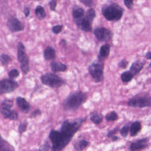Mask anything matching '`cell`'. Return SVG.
<instances>
[{
  "label": "cell",
  "mask_w": 151,
  "mask_h": 151,
  "mask_svg": "<svg viewBox=\"0 0 151 151\" xmlns=\"http://www.w3.org/2000/svg\"><path fill=\"white\" fill-rule=\"evenodd\" d=\"M0 151H15L14 147L0 134Z\"/></svg>",
  "instance_id": "obj_21"
},
{
  "label": "cell",
  "mask_w": 151,
  "mask_h": 151,
  "mask_svg": "<svg viewBox=\"0 0 151 151\" xmlns=\"http://www.w3.org/2000/svg\"><path fill=\"white\" fill-rule=\"evenodd\" d=\"M66 44H67V42H66V41H65V40H64V39L61 40L60 41V45H61V46H65V45H66Z\"/></svg>",
  "instance_id": "obj_44"
},
{
  "label": "cell",
  "mask_w": 151,
  "mask_h": 151,
  "mask_svg": "<svg viewBox=\"0 0 151 151\" xmlns=\"http://www.w3.org/2000/svg\"><path fill=\"white\" fill-rule=\"evenodd\" d=\"M38 151H51V146L48 141H45L40 146Z\"/></svg>",
  "instance_id": "obj_31"
},
{
  "label": "cell",
  "mask_w": 151,
  "mask_h": 151,
  "mask_svg": "<svg viewBox=\"0 0 151 151\" xmlns=\"http://www.w3.org/2000/svg\"><path fill=\"white\" fill-rule=\"evenodd\" d=\"M94 35L99 41H108L111 40L113 33L110 29L101 27H96L93 31Z\"/></svg>",
  "instance_id": "obj_9"
},
{
  "label": "cell",
  "mask_w": 151,
  "mask_h": 151,
  "mask_svg": "<svg viewBox=\"0 0 151 151\" xmlns=\"http://www.w3.org/2000/svg\"><path fill=\"white\" fill-rule=\"evenodd\" d=\"M133 76L129 71H126L122 73L121 74V80L123 83L130 82L133 78Z\"/></svg>",
  "instance_id": "obj_26"
},
{
  "label": "cell",
  "mask_w": 151,
  "mask_h": 151,
  "mask_svg": "<svg viewBox=\"0 0 151 151\" xmlns=\"http://www.w3.org/2000/svg\"><path fill=\"white\" fill-rule=\"evenodd\" d=\"M35 14L37 18L40 19H44L46 17V13L44 8L41 5H38L35 9Z\"/></svg>",
  "instance_id": "obj_24"
},
{
  "label": "cell",
  "mask_w": 151,
  "mask_h": 151,
  "mask_svg": "<svg viewBox=\"0 0 151 151\" xmlns=\"http://www.w3.org/2000/svg\"><path fill=\"white\" fill-rule=\"evenodd\" d=\"M103 116L100 113H99L97 111H93L90 114V120L96 125H98L100 124L103 120Z\"/></svg>",
  "instance_id": "obj_22"
},
{
  "label": "cell",
  "mask_w": 151,
  "mask_h": 151,
  "mask_svg": "<svg viewBox=\"0 0 151 151\" xmlns=\"http://www.w3.org/2000/svg\"><path fill=\"white\" fill-rule=\"evenodd\" d=\"M14 102L12 100L6 99H4L1 103L2 109H11V108L13 106Z\"/></svg>",
  "instance_id": "obj_30"
},
{
  "label": "cell",
  "mask_w": 151,
  "mask_h": 151,
  "mask_svg": "<svg viewBox=\"0 0 151 151\" xmlns=\"http://www.w3.org/2000/svg\"><path fill=\"white\" fill-rule=\"evenodd\" d=\"M1 114L2 116L5 119H8L12 120H17L18 117V113L16 111L11 109H2Z\"/></svg>",
  "instance_id": "obj_16"
},
{
  "label": "cell",
  "mask_w": 151,
  "mask_h": 151,
  "mask_svg": "<svg viewBox=\"0 0 151 151\" xmlns=\"http://www.w3.org/2000/svg\"><path fill=\"white\" fill-rule=\"evenodd\" d=\"M42 83L52 88H59L65 84V81L61 77L54 73H47L41 76Z\"/></svg>",
  "instance_id": "obj_5"
},
{
  "label": "cell",
  "mask_w": 151,
  "mask_h": 151,
  "mask_svg": "<svg viewBox=\"0 0 151 151\" xmlns=\"http://www.w3.org/2000/svg\"><path fill=\"white\" fill-rule=\"evenodd\" d=\"M19 76V72L18 70L14 68L10 70L8 73V76L11 79H14L18 77Z\"/></svg>",
  "instance_id": "obj_33"
},
{
  "label": "cell",
  "mask_w": 151,
  "mask_h": 151,
  "mask_svg": "<svg viewBox=\"0 0 151 151\" xmlns=\"http://www.w3.org/2000/svg\"><path fill=\"white\" fill-rule=\"evenodd\" d=\"M145 57L146 59L147 60H150L151 59V52L150 51H148L147 52L145 55Z\"/></svg>",
  "instance_id": "obj_42"
},
{
  "label": "cell",
  "mask_w": 151,
  "mask_h": 151,
  "mask_svg": "<svg viewBox=\"0 0 151 151\" xmlns=\"http://www.w3.org/2000/svg\"><path fill=\"white\" fill-rule=\"evenodd\" d=\"M119 130V126H116L115 127L114 129L109 130L107 132V134H106V136L108 137V138H111L112 136H114L117 132Z\"/></svg>",
  "instance_id": "obj_34"
},
{
  "label": "cell",
  "mask_w": 151,
  "mask_h": 151,
  "mask_svg": "<svg viewBox=\"0 0 151 151\" xmlns=\"http://www.w3.org/2000/svg\"><path fill=\"white\" fill-rule=\"evenodd\" d=\"M80 2L83 4L85 6L91 8L93 5V0H78Z\"/></svg>",
  "instance_id": "obj_37"
},
{
  "label": "cell",
  "mask_w": 151,
  "mask_h": 151,
  "mask_svg": "<svg viewBox=\"0 0 151 151\" xmlns=\"http://www.w3.org/2000/svg\"><path fill=\"white\" fill-rule=\"evenodd\" d=\"M124 5L129 9H131L133 7V0H123Z\"/></svg>",
  "instance_id": "obj_38"
},
{
  "label": "cell",
  "mask_w": 151,
  "mask_h": 151,
  "mask_svg": "<svg viewBox=\"0 0 151 151\" xmlns=\"http://www.w3.org/2000/svg\"><path fill=\"white\" fill-rule=\"evenodd\" d=\"M104 67L103 62L99 60L94 61L88 67V71L95 82L99 83L103 81Z\"/></svg>",
  "instance_id": "obj_6"
},
{
  "label": "cell",
  "mask_w": 151,
  "mask_h": 151,
  "mask_svg": "<svg viewBox=\"0 0 151 151\" xmlns=\"http://www.w3.org/2000/svg\"><path fill=\"white\" fill-rule=\"evenodd\" d=\"M50 68L53 73L63 72L66 71L67 66L62 63L57 61H52L50 63Z\"/></svg>",
  "instance_id": "obj_17"
},
{
  "label": "cell",
  "mask_w": 151,
  "mask_h": 151,
  "mask_svg": "<svg viewBox=\"0 0 151 151\" xmlns=\"http://www.w3.org/2000/svg\"><path fill=\"white\" fill-rule=\"evenodd\" d=\"M0 61L2 65L6 66L11 61V58L7 54H2L0 55Z\"/></svg>",
  "instance_id": "obj_28"
},
{
  "label": "cell",
  "mask_w": 151,
  "mask_h": 151,
  "mask_svg": "<svg viewBox=\"0 0 151 151\" xmlns=\"http://www.w3.org/2000/svg\"><path fill=\"white\" fill-rule=\"evenodd\" d=\"M90 142L85 139H80L77 140L73 143L74 149L77 151H82L85 149L89 145Z\"/></svg>",
  "instance_id": "obj_20"
},
{
  "label": "cell",
  "mask_w": 151,
  "mask_h": 151,
  "mask_svg": "<svg viewBox=\"0 0 151 151\" xmlns=\"http://www.w3.org/2000/svg\"><path fill=\"white\" fill-rule=\"evenodd\" d=\"M119 139V137L116 135H114L111 137V140L112 142H116V141L118 140Z\"/></svg>",
  "instance_id": "obj_43"
},
{
  "label": "cell",
  "mask_w": 151,
  "mask_h": 151,
  "mask_svg": "<svg viewBox=\"0 0 151 151\" xmlns=\"http://www.w3.org/2000/svg\"><path fill=\"white\" fill-rule=\"evenodd\" d=\"M41 110H40L39 109H36L35 110H34L30 115L29 117L30 118H35L37 116H41Z\"/></svg>",
  "instance_id": "obj_40"
},
{
  "label": "cell",
  "mask_w": 151,
  "mask_h": 151,
  "mask_svg": "<svg viewBox=\"0 0 151 151\" xmlns=\"http://www.w3.org/2000/svg\"><path fill=\"white\" fill-rule=\"evenodd\" d=\"M17 58L21 64V70L24 74H27L29 71V59L25 51V47L21 41L17 45Z\"/></svg>",
  "instance_id": "obj_7"
},
{
  "label": "cell",
  "mask_w": 151,
  "mask_h": 151,
  "mask_svg": "<svg viewBox=\"0 0 151 151\" xmlns=\"http://www.w3.org/2000/svg\"><path fill=\"white\" fill-rule=\"evenodd\" d=\"M124 11V8L115 2L104 5L101 8L103 17L110 21H119L123 17Z\"/></svg>",
  "instance_id": "obj_3"
},
{
  "label": "cell",
  "mask_w": 151,
  "mask_h": 151,
  "mask_svg": "<svg viewBox=\"0 0 151 151\" xmlns=\"http://www.w3.org/2000/svg\"><path fill=\"white\" fill-rule=\"evenodd\" d=\"M16 103L19 109L24 113H28L31 108L29 103L25 99L21 97H17L16 98Z\"/></svg>",
  "instance_id": "obj_14"
},
{
  "label": "cell",
  "mask_w": 151,
  "mask_h": 151,
  "mask_svg": "<svg viewBox=\"0 0 151 151\" xmlns=\"http://www.w3.org/2000/svg\"><path fill=\"white\" fill-rule=\"evenodd\" d=\"M149 145V138L144 137L132 142L129 145V149L130 151H140L147 147Z\"/></svg>",
  "instance_id": "obj_11"
},
{
  "label": "cell",
  "mask_w": 151,
  "mask_h": 151,
  "mask_svg": "<svg viewBox=\"0 0 151 151\" xmlns=\"http://www.w3.org/2000/svg\"><path fill=\"white\" fill-rule=\"evenodd\" d=\"M57 3L55 0H51L49 2V5L51 11H56V6H57Z\"/></svg>",
  "instance_id": "obj_39"
},
{
  "label": "cell",
  "mask_w": 151,
  "mask_h": 151,
  "mask_svg": "<svg viewBox=\"0 0 151 151\" xmlns=\"http://www.w3.org/2000/svg\"><path fill=\"white\" fill-rule=\"evenodd\" d=\"M96 11L94 10V9H93V8H90L86 12V16H85V18L88 20L90 22L92 23L93 21L94 20V19L96 17Z\"/></svg>",
  "instance_id": "obj_25"
},
{
  "label": "cell",
  "mask_w": 151,
  "mask_h": 151,
  "mask_svg": "<svg viewBox=\"0 0 151 151\" xmlns=\"http://www.w3.org/2000/svg\"><path fill=\"white\" fill-rule=\"evenodd\" d=\"M104 118L107 122H114L119 119V116L115 111H111L109 113H107L105 115Z\"/></svg>",
  "instance_id": "obj_27"
},
{
  "label": "cell",
  "mask_w": 151,
  "mask_h": 151,
  "mask_svg": "<svg viewBox=\"0 0 151 151\" xmlns=\"http://www.w3.org/2000/svg\"><path fill=\"white\" fill-rule=\"evenodd\" d=\"M63 25H54L51 28L52 32L55 34H58L60 32H61L63 29Z\"/></svg>",
  "instance_id": "obj_35"
},
{
  "label": "cell",
  "mask_w": 151,
  "mask_h": 151,
  "mask_svg": "<svg viewBox=\"0 0 151 151\" xmlns=\"http://www.w3.org/2000/svg\"><path fill=\"white\" fill-rule=\"evenodd\" d=\"M87 99V93L81 91L70 93L63 101V108L65 111H74L86 101Z\"/></svg>",
  "instance_id": "obj_2"
},
{
  "label": "cell",
  "mask_w": 151,
  "mask_h": 151,
  "mask_svg": "<svg viewBox=\"0 0 151 151\" xmlns=\"http://www.w3.org/2000/svg\"><path fill=\"white\" fill-rule=\"evenodd\" d=\"M85 11L83 8L80 6H74L73 8L72 15L74 19H79L84 16Z\"/></svg>",
  "instance_id": "obj_23"
},
{
  "label": "cell",
  "mask_w": 151,
  "mask_h": 151,
  "mask_svg": "<svg viewBox=\"0 0 151 151\" xmlns=\"http://www.w3.org/2000/svg\"><path fill=\"white\" fill-rule=\"evenodd\" d=\"M145 63L144 61H142L140 60H137L133 62L130 67L129 71L133 76L137 75L143 68Z\"/></svg>",
  "instance_id": "obj_15"
},
{
  "label": "cell",
  "mask_w": 151,
  "mask_h": 151,
  "mask_svg": "<svg viewBox=\"0 0 151 151\" xmlns=\"http://www.w3.org/2000/svg\"><path fill=\"white\" fill-rule=\"evenodd\" d=\"M44 58L45 60H51L55 58L56 56V52L55 49L51 47L47 46L44 51Z\"/></svg>",
  "instance_id": "obj_19"
},
{
  "label": "cell",
  "mask_w": 151,
  "mask_h": 151,
  "mask_svg": "<svg viewBox=\"0 0 151 151\" xmlns=\"http://www.w3.org/2000/svg\"><path fill=\"white\" fill-rule=\"evenodd\" d=\"M110 51V45L109 44H105L103 45L100 47V51L97 55L98 60L103 62V61L106 60L109 55Z\"/></svg>",
  "instance_id": "obj_13"
},
{
  "label": "cell",
  "mask_w": 151,
  "mask_h": 151,
  "mask_svg": "<svg viewBox=\"0 0 151 151\" xmlns=\"http://www.w3.org/2000/svg\"><path fill=\"white\" fill-rule=\"evenodd\" d=\"M23 12L25 17H29V15H30V8L28 6H25L23 10Z\"/></svg>",
  "instance_id": "obj_41"
},
{
  "label": "cell",
  "mask_w": 151,
  "mask_h": 151,
  "mask_svg": "<svg viewBox=\"0 0 151 151\" xmlns=\"http://www.w3.org/2000/svg\"><path fill=\"white\" fill-rule=\"evenodd\" d=\"M18 86V83L12 79H2L0 81V96L14 91Z\"/></svg>",
  "instance_id": "obj_8"
},
{
  "label": "cell",
  "mask_w": 151,
  "mask_h": 151,
  "mask_svg": "<svg viewBox=\"0 0 151 151\" xmlns=\"http://www.w3.org/2000/svg\"><path fill=\"white\" fill-rule=\"evenodd\" d=\"M87 117L64 120L58 130L52 129L49 133V139L52 143L51 151H62L71 142Z\"/></svg>",
  "instance_id": "obj_1"
},
{
  "label": "cell",
  "mask_w": 151,
  "mask_h": 151,
  "mask_svg": "<svg viewBox=\"0 0 151 151\" xmlns=\"http://www.w3.org/2000/svg\"><path fill=\"white\" fill-rule=\"evenodd\" d=\"M142 129V124L139 121H135L133 122L130 126L129 129L130 135L132 137H134L136 136Z\"/></svg>",
  "instance_id": "obj_18"
},
{
  "label": "cell",
  "mask_w": 151,
  "mask_h": 151,
  "mask_svg": "<svg viewBox=\"0 0 151 151\" xmlns=\"http://www.w3.org/2000/svg\"><path fill=\"white\" fill-rule=\"evenodd\" d=\"M6 25L8 28L12 32L21 31L24 29V24L18 18L14 17L8 19Z\"/></svg>",
  "instance_id": "obj_10"
},
{
  "label": "cell",
  "mask_w": 151,
  "mask_h": 151,
  "mask_svg": "<svg viewBox=\"0 0 151 151\" xmlns=\"http://www.w3.org/2000/svg\"><path fill=\"white\" fill-rule=\"evenodd\" d=\"M127 105L134 108L150 107L151 106V98L147 93H140L130 98L127 103Z\"/></svg>",
  "instance_id": "obj_4"
},
{
  "label": "cell",
  "mask_w": 151,
  "mask_h": 151,
  "mask_svg": "<svg viewBox=\"0 0 151 151\" xmlns=\"http://www.w3.org/2000/svg\"><path fill=\"white\" fill-rule=\"evenodd\" d=\"M130 126V125L129 124V123H126L119 130L121 136L124 138H126L128 135V133L129 132Z\"/></svg>",
  "instance_id": "obj_29"
},
{
  "label": "cell",
  "mask_w": 151,
  "mask_h": 151,
  "mask_svg": "<svg viewBox=\"0 0 151 151\" xmlns=\"http://www.w3.org/2000/svg\"><path fill=\"white\" fill-rule=\"evenodd\" d=\"M27 126H28V123L27 121H24L19 124L18 126V132L20 134L24 133L27 130Z\"/></svg>",
  "instance_id": "obj_32"
},
{
  "label": "cell",
  "mask_w": 151,
  "mask_h": 151,
  "mask_svg": "<svg viewBox=\"0 0 151 151\" xmlns=\"http://www.w3.org/2000/svg\"><path fill=\"white\" fill-rule=\"evenodd\" d=\"M74 21L77 26L79 27L81 30L86 32H91L92 31L91 23L87 20L84 17L79 19H74Z\"/></svg>",
  "instance_id": "obj_12"
},
{
  "label": "cell",
  "mask_w": 151,
  "mask_h": 151,
  "mask_svg": "<svg viewBox=\"0 0 151 151\" xmlns=\"http://www.w3.org/2000/svg\"><path fill=\"white\" fill-rule=\"evenodd\" d=\"M129 64V62L125 60V59H122L118 64V65L120 68H126Z\"/></svg>",
  "instance_id": "obj_36"
}]
</instances>
